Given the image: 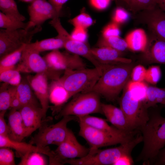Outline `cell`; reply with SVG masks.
<instances>
[{"label": "cell", "mask_w": 165, "mask_h": 165, "mask_svg": "<svg viewBox=\"0 0 165 165\" xmlns=\"http://www.w3.org/2000/svg\"><path fill=\"white\" fill-rule=\"evenodd\" d=\"M28 22L24 23L14 17L0 12V27L8 30H15L20 29L26 30Z\"/></svg>", "instance_id": "29"}, {"label": "cell", "mask_w": 165, "mask_h": 165, "mask_svg": "<svg viewBox=\"0 0 165 165\" xmlns=\"http://www.w3.org/2000/svg\"><path fill=\"white\" fill-rule=\"evenodd\" d=\"M136 13L137 21L146 25L152 34L165 41V11L157 6Z\"/></svg>", "instance_id": "12"}, {"label": "cell", "mask_w": 165, "mask_h": 165, "mask_svg": "<svg viewBox=\"0 0 165 165\" xmlns=\"http://www.w3.org/2000/svg\"><path fill=\"white\" fill-rule=\"evenodd\" d=\"M75 116H65L56 124L49 125L46 124V119L43 120L38 132L31 138L29 143L40 147L50 145L58 146L65 139L68 129V123L74 119Z\"/></svg>", "instance_id": "6"}, {"label": "cell", "mask_w": 165, "mask_h": 165, "mask_svg": "<svg viewBox=\"0 0 165 165\" xmlns=\"http://www.w3.org/2000/svg\"><path fill=\"white\" fill-rule=\"evenodd\" d=\"M97 47H107L117 50L123 52L128 49L125 39L119 37L112 36L108 38L102 37L98 41Z\"/></svg>", "instance_id": "30"}, {"label": "cell", "mask_w": 165, "mask_h": 165, "mask_svg": "<svg viewBox=\"0 0 165 165\" xmlns=\"http://www.w3.org/2000/svg\"><path fill=\"white\" fill-rule=\"evenodd\" d=\"M158 6L165 11V0H158Z\"/></svg>", "instance_id": "49"}, {"label": "cell", "mask_w": 165, "mask_h": 165, "mask_svg": "<svg viewBox=\"0 0 165 165\" xmlns=\"http://www.w3.org/2000/svg\"><path fill=\"white\" fill-rule=\"evenodd\" d=\"M22 107V105L17 95L16 88L12 95L10 108L12 109L19 110Z\"/></svg>", "instance_id": "46"}, {"label": "cell", "mask_w": 165, "mask_h": 165, "mask_svg": "<svg viewBox=\"0 0 165 165\" xmlns=\"http://www.w3.org/2000/svg\"><path fill=\"white\" fill-rule=\"evenodd\" d=\"M125 39L128 49L134 51L142 52L146 48L148 40L145 31L141 28L132 31L127 35Z\"/></svg>", "instance_id": "21"}, {"label": "cell", "mask_w": 165, "mask_h": 165, "mask_svg": "<svg viewBox=\"0 0 165 165\" xmlns=\"http://www.w3.org/2000/svg\"><path fill=\"white\" fill-rule=\"evenodd\" d=\"M74 97L60 111L56 118L59 119L65 116L77 117L93 113L102 114L100 95L93 91L82 92Z\"/></svg>", "instance_id": "5"}, {"label": "cell", "mask_w": 165, "mask_h": 165, "mask_svg": "<svg viewBox=\"0 0 165 165\" xmlns=\"http://www.w3.org/2000/svg\"><path fill=\"white\" fill-rule=\"evenodd\" d=\"M123 2L127 9L134 13L150 10L158 6V0H117Z\"/></svg>", "instance_id": "27"}, {"label": "cell", "mask_w": 165, "mask_h": 165, "mask_svg": "<svg viewBox=\"0 0 165 165\" xmlns=\"http://www.w3.org/2000/svg\"><path fill=\"white\" fill-rule=\"evenodd\" d=\"M20 72L15 68L4 71L0 73V82L17 86L22 80Z\"/></svg>", "instance_id": "34"}, {"label": "cell", "mask_w": 165, "mask_h": 165, "mask_svg": "<svg viewBox=\"0 0 165 165\" xmlns=\"http://www.w3.org/2000/svg\"><path fill=\"white\" fill-rule=\"evenodd\" d=\"M146 48L141 56L142 63L165 64V41L152 34Z\"/></svg>", "instance_id": "14"}, {"label": "cell", "mask_w": 165, "mask_h": 165, "mask_svg": "<svg viewBox=\"0 0 165 165\" xmlns=\"http://www.w3.org/2000/svg\"><path fill=\"white\" fill-rule=\"evenodd\" d=\"M128 12L124 9L119 7L117 8L112 16V21L119 24L127 21L129 18Z\"/></svg>", "instance_id": "41"}, {"label": "cell", "mask_w": 165, "mask_h": 165, "mask_svg": "<svg viewBox=\"0 0 165 165\" xmlns=\"http://www.w3.org/2000/svg\"><path fill=\"white\" fill-rule=\"evenodd\" d=\"M161 72L159 66L153 65L147 69L145 81L152 85H156L160 80Z\"/></svg>", "instance_id": "36"}, {"label": "cell", "mask_w": 165, "mask_h": 165, "mask_svg": "<svg viewBox=\"0 0 165 165\" xmlns=\"http://www.w3.org/2000/svg\"><path fill=\"white\" fill-rule=\"evenodd\" d=\"M27 78L22 80L16 86L17 96L23 106L27 105L39 106Z\"/></svg>", "instance_id": "24"}, {"label": "cell", "mask_w": 165, "mask_h": 165, "mask_svg": "<svg viewBox=\"0 0 165 165\" xmlns=\"http://www.w3.org/2000/svg\"><path fill=\"white\" fill-rule=\"evenodd\" d=\"M26 44L18 50L0 58V73L15 68L19 62Z\"/></svg>", "instance_id": "28"}, {"label": "cell", "mask_w": 165, "mask_h": 165, "mask_svg": "<svg viewBox=\"0 0 165 165\" xmlns=\"http://www.w3.org/2000/svg\"><path fill=\"white\" fill-rule=\"evenodd\" d=\"M143 103L145 107L148 110L157 106L158 104L165 105V88H160L148 86L146 96Z\"/></svg>", "instance_id": "26"}, {"label": "cell", "mask_w": 165, "mask_h": 165, "mask_svg": "<svg viewBox=\"0 0 165 165\" xmlns=\"http://www.w3.org/2000/svg\"><path fill=\"white\" fill-rule=\"evenodd\" d=\"M37 152L28 153L21 157V160L19 165H46V162L44 158Z\"/></svg>", "instance_id": "35"}, {"label": "cell", "mask_w": 165, "mask_h": 165, "mask_svg": "<svg viewBox=\"0 0 165 165\" xmlns=\"http://www.w3.org/2000/svg\"><path fill=\"white\" fill-rule=\"evenodd\" d=\"M49 100L55 106H60L71 97L59 80H53L49 85Z\"/></svg>", "instance_id": "22"}, {"label": "cell", "mask_w": 165, "mask_h": 165, "mask_svg": "<svg viewBox=\"0 0 165 165\" xmlns=\"http://www.w3.org/2000/svg\"><path fill=\"white\" fill-rule=\"evenodd\" d=\"M146 70L147 69L141 64L133 67L130 75L131 80L136 82L145 81Z\"/></svg>", "instance_id": "39"}, {"label": "cell", "mask_w": 165, "mask_h": 165, "mask_svg": "<svg viewBox=\"0 0 165 165\" xmlns=\"http://www.w3.org/2000/svg\"><path fill=\"white\" fill-rule=\"evenodd\" d=\"M15 68L20 72L43 73L49 79L52 80L59 79L64 72L50 68L39 53L27 49L25 46L20 59Z\"/></svg>", "instance_id": "9"}, {"label": "cell", "mask_w": 165, "mask_h": 165, "mask_svg": "<svg viewBox=\"0 0 165 165\" xmlns=\"http://www.w3.org/2000/svg\"><path fill=\"white\" fill-rule=\"evenodd\" d=\"M1 12L5 14L24 21L26 19L19 12L14 0H0Z\"/></svg>", "instance_id": "33"}, {"label": "cell", "mask_w": 165, "mask_h": 165, "mask_svg": "<svg viewBox=\"0 0 165 165\" xmlns=\"http://www.w3.org/2000/svg\"><path fill=\"white\" fill-rule=\"evenodd\" d=\"M157 106L148 112L149 119L140 132L143 145L136 159L143 165L154 164L160 151L165 145V118L161 114V108Z\"/></svg>", "instance_id": "1"}, {"label": "cell", "mask_w": 165, "mask_h": 165, "mask_svg": "<svg viewBox=\"0 0 165 165\" xmlns=\"http://www.w3.org/2000/svg\"><path fill=\"white\" fill-rule=\"evenodd\" d=\"M154 164L165 165V147L163 148L159 152Z\"/></svg>", "instance_id": "47"}, {"label": "cell", "mask_w": 165, "mask_h": 165, "mask_svg": "<svg viewBox=\"0 0 165 165\" xmlns=\"http://www.w3.org/2000/svg\"><path fill=\"white\" fill-rule=\"evenodd\" d=\"M148 86L144 81L136 82L131 80L126 85L132 95L142 102L145 99Z\"/></svg>", "instance_id": "31"}, {"label": "cell", "mask_w": 165, "mask_h": 165, "mask_svg": "<svg viewBox=\"0 0 165 165\" xmlns=\"http://www.w3.org/2000/svg\"><path fill=\"white\" fill-rule=\"evenodd\" d=\"M42 109L45 118L49 108V85L47 76L43 73H36L26 78Z\"/></svg>", "instance_id": "15"}, {"label": "cell", "mask_w": 165, "mask_h": 165, "mask_svg": "<svg viewBox=\"0 0 165 165\" xmlns=\"http://www.w3.org/2000/svg\"><path fill=\"white\" fill-rule=\"evenodd\" d=\"M22 1L27 2H31L34 0H20Z\"/></svg>", "instance_id": "50"}, {"label": "cell", "mask_w": 165, "mask_h": 165, "mask_svg": "<svg viewBox=\"0 0 165 165\" xmlns=\"http://www.w3.org/2000/svg\"><path fill=\"white\" fill-rule=\"evenodd\" d=\"M102 114L104 115L106 120L112 125L120 130L129 131L132 130L127 118L120 108L111 104L102 103Z\"/></svg>", "instance_id": "19"}, {"label": "cell", "mask_w": 165, "mask_h": 165, "mask_svg": "<svg viewBox=\"0 0 165 165\" xmlns=\"http://www.w3.org/2000/svg\"><path fill=\"white\" fill-rule=\"evenodd\" d=\"M71 35L74 40L83 42H85L87 38L86 29L80 27H75Z\"/></svg>", "instance_id": "42"}, {"label": "cell", "mask_w": 165, "mask_h": 165, "mask_svg": "<svg viewBox=\"0 0 165 165\" xmlns=\"http://www.w3.org/2000/svg\"><path fill=\"white\" fill-rule=\"evenodd\" d=\"M19 111L24 122L26 137L41 126L45 119L43 111L41 107L35 105L23 106Z\"/></svg>", "instance_id": "16"}, {"label": "cell", "mask_w": 165, "mask_h": 165, "mask_svg": "<svg viewBox=\"0 0 165 165\" xmlns=\"http://www.w3.org/2000/svg\"><path fill=\"white\" fill-rule=\"evenodd\" d=\"M14 154L10 148L1 147L0 148V165H15Z\"/></svg>", "instance_id": "38"}, {"label": "cell", "mask_w": 165, "mask_h": 165, "mask_svg": "<svg viewBox=\"0 0 165 165\" xmlns=\"http://www.w3.org/2000/svg\"><path fill=\"white\" fill-rule=\"evenodd\" d=\"M78 118L79 122H82L92 127L106 133L118 134L126 131L118 129L113 125L110 126L106 122V120L101 118L90 115Z\"/></svg>", "instance_id": "23"}, {"label": "cell", "mask_w": 165, "mask_h": 165, "mask_svg": "<svg viewBox=\"0 0 165 165\" xmlns=\"http://www.w3.org/2000/svg\"><path fill=\"white\" fill-rule=\"evenodd\" d=\"M111 0H90V2L94 8L99 10L106 9L109 6Z\"/></svg>", "instance_id": "44"}, {"label": "cell", "mask_w": 165, "mask_h": 165, "mask_svg": "<svg viewBox=\"0 0 165 165\" xmlns=\"http://www.w3.org/2000/svg\"><path fill=\"white\" fill-rule=\"evenodd\" d=\"M89 151L90 148L81 145L73 133L68 129L64 141L55 150L52 151L49 157V165H63L66 160L85 156Z\"/></svg>", "instance_id": "8"}, {"label": "cell", "mask_w": 165, "mask_h": 165, "mask_svg": "<svg viewBox=\"0 0 165 165\" xmlns=\"http://www.w3.org/2000/svg\"><path fill=\"white\" fill-rule=\"evenodd\" d=\"M8 136L11 139L21 141L26 137L23 120L19 110L12 109L8 117Z\"/></svg>", "instance_id": "20"}, {"label": "cell", "mask_w": 165, "mask_h": 165, "mask_svg": "<svg viewBox=\"0 0 165 165\" xmlns=\"http://www.w3.org/2000/svg\"><path fill=\"white\" fill-rule=\"evenodd\" d=\"M6 111H2L0 112V135L8 136V127L4 119V116Z\"/></svg>", "instance_id": "43"}, {"label": "cell", "mask_w": 165, "mask_h": 165, "mask_svg": "<svg viewBox=\"0 0 165 165\" xmlns=\"http://www.w3.org/2000/svg\"><path fill=\"white\" fill-rule=\"evenodd\" d=\"M58 35L56 38L61 39L63 42L64 48L69 52L82 57L89 61L94 67L101 68L102 64H100L92 54L89 48L85 42L74 40L71 35L61 24L56 28Z\"/></svg>", "instance_id": "11"}, {"label": "cell", "mask_w": 165, "mask_h": 165, "mask_svg": "<svg viewBox=\"0 0 165 165\" xmlns=\"http://www.w3.org/2000/svg\"><path fill=\"white\" fill-rule=\"evenodd\" d=\"M132 63L103 64L101 74L90 91H94L107 100L114 101L130 80Z\"/></svg>", "instance_id": "2"}, {"label": "cell", "mask_w": 165, "mask_h": 165, "mask_svg": "<svg viewBox=\"0 0 165 165\" xmlns=\"http://www.w3.org/2000/svg\"><path fill=\"white\" fill-rule=\"evenodd\" d=\"M74 27H80L87 29L92 25L93 20L91 16L85 13H82L70 21Z\"/></svg>", "instance_id": "37"}, {"label": "cell", "mask_w": 165, "mask_h": 165, "mask_svg": "<svg viewBox=\"0 0 165 165\" xmlns=\"http://www.w3.org/2000/svg\"><path fill=\"white\" fill-rule=\"evenodd\" d=\"M134 163L131 155H125L118 159L113 165H131Z\"/></svg>", "instance_id": "45"}, {"label": "cell", "mask_w": 165, "mask_h": 165, "mask_svg": "<svg viewBox=\"0 0 165 165\" xmlns=\"http://www.w3.org/2000/svg\"><path fill=\"white\" fill-rule=\"evenodd\" d=\"M123 90L119 100L120 108L125 114L131 129L140 131L149 119L148 110L145 107L142 102L132 95L126 85Z\"/></svg>", "instance_id": "7"}, {"label": "cell", "mask_w": 165, "mask_h": 165, "mask_svg": "<svg viewBox=\"0 0 165 165\" xmlns=\"http://www.w3.org/2000/svg\"><path fill=\"white\" fill-rule=\"evenodd\" d=\"M16 86L3 82L0 89V111H6L10 108L12 97Z\"/></svg>", "instance_id": "32"}, {"label": "cell", "mask_w": 165, "mask_h": 165, "mask_svg": "<svg viewBox=\"0 0 165 165\" xmlns=\"http://www.w3.org/2000/svg\"><path fill=\"white\" fill-rule=\"evenodd\" d=\"M101 73V68L96 67L66 70L59 80L72 97L80 93L91 91Z\"/></svg>", "instance_id": "3"}, {"label": "cell", "mask_w": 165, "mask_h": 165, "mask_svg": "<svg viewBox=\"0 0 165 165\" xmlns=\"http://www.w3.org/2000/svg\"><path fill=\"white\" fill-rule=\"evenodd\" d=\"M120 33L119 25L112 21L104 28L102 34L103 37L108 38L119 36Z\"/></svg>", "instance_id": "40"}, {"label": "cell", "mask_w": 165, "mask_h": 165, "mask_svg": "<svg viewBox=\"0 0 165 165\" xmlns=\"http://www.w3.org/2000/svg\"><path fill=\"white\" fill-rule=\"evenodd\" d=\"M42 29L41 26H37L31 31L23 29L12 31L1 29L0 57L31 43L33 36Z\"/></svg>", "instance_id": "10"}, {"label": "cell", "mask_w": 165, "mask_h": 165, "mask_svg": "<svg viewBox=\"0 0 165 165\" xmlns=\"http://www.w3.org/2000/svg\"><path fill=\"white\" fill-rule=\"evenodd\" d=\"M28 7L29 20L26 30L41 26L45 21L53 19L57 14L53 6L46 0H34Z\"/></svg>", "instance_id": "13"}, {"label": "cell", "mask_w": 165, "mask_h": 165, "mask_svg": "<svg viewBox=\"0 0 165 165\" xmlns=\"http://www.w3.org/2000/svg\"><path fill=\"white\" fill-rule=\"evenodd\" d=\"M26 48L39 53L44 51L58 50L64 48L63 42L60 39L49 38L26 44Z\"/></svg>", "instance_id": "25"}, {"label": "cell", "mask_w": 165, "mask_h": 165, "mask_svg": "<svg viewBox=\"0 0 165 165\" xmlns=\"http://www.w3.org/2000/svg\"><path fill=\"white\" fill-rule=\"evenodd\" d=\"M8 147L15 150L21 157L32 152H37L49 157L51 150L48 146L39 147L29 143L16 141L11 139L7 136L0 135V148Z\"/></svg>", "instance_id": "18"}, {"label": "cell", "mask_w": 165, "mask_h": 165, "mask_svg": "<svg viewBox=\"0 0 165 165\" xmlns=\"http://www.w3.org/2000/svg\"></svg>", "instance_id": "51"}, {"label": "cell", "mask_w": 165, "mask_h": 165, "mask_svg": "<svg viewBox=\"0 0 165 165\" xmlns=\"http://www.w3.org/2000/svg\"><path fill=\"white\" fill-rule=\"evenodd\" d=\"M68 0H49V2L53 6L57 12L60 14L62 6Z\"/></svg>", "instance_id": "48"}, {"label": "cell", "mask_w": 165, "mask_h": 165, "mask_svg": "<svg viewBox=\"0 0 165 165\" xmlns=\"http://www.w3.org/2000/svg\"><path fill=\"white\" fill-rule=\"evenodd\" d=\"M91 53L102 64H114L130 63L131 59L124 57L123 52L107 47L90 48Z\"/></svg>", "instance_id": "17"}, {"label": "cell", "mask_w": 165, "mask_h": 165, "mask_svg": "<svg viewBox=\"0 0 165 165\" xmlns=\"http://www.w3.org/2000/svg\"><path fill=\"white\" fill-rule=\"evenodd\" d=\"M79 134L84 139L90 146V149L122 144L134 138L139 131H125L118 134H114L101 131L79 122Z\"/></svg>", "instance_id": "4"}]
</instances>
